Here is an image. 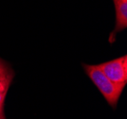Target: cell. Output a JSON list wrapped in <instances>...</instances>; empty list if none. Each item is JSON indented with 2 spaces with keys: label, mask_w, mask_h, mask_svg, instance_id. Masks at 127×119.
Instances as JSON below:
<instances>
[{
  "label": "cell",
  "mask_w": 127,
  "mask_h": 119,
  "mask_svg": "<svg viewBox=\"0 0 127 119\" xmlns=\"http://www.w3.org/2000/svg\"><path fill=\"white\" fill-rule=\"evenodd\" d=\"M101 72L116 84L126 85L127 82V56L103 62L98 65Z\"/></svg>",
  "instance_id": "obj_2"
},
{
  "label": "cell",
  "mask_w": 127,
  "mask_h": 119,
  "mask_svg": "<svg viewBox=\"0 0 127 119\" xmlns=\"http://www.w3.org/2000/svg\"><path fill=\"white\" fill-rule=\"evenodd\" d=\"M84 68L87 76L94 82L96 87L100 90V92L103 95V97L106 99V101L113 108H115L125 85L116 84L111 81L101 72V70L98 67V65L84 64Z\"/></svg>",
  "instance_id": "obj_1"
},
{
  "label": "cell",
  "mask_w": 127,
  "mask_h": 119,
  "mask_svg": "<svg viewBox=\"0 0 127 119\" xmlns=\"http://www.w3.org/2000/svg\"><path fill=\"white\" fill-rule=\"evenodd\" d=\"M12 78H13V73L11 72L10 69H7L5 72L0 76V112H3L6 95L10 88Z\"/></svg>",
  "instance_id": "obj_4"
},
{
  "label": "cell",
  "mask_w": 127,
  "mask_h": 119,
  "mask_svg": "<svg viewBox=\"0 0 127 119\" xmlns=\"http://www.w3.org/2000/svg\"><path fill=\"white\" fill-rule=\"evenodd\" d=\"M114 4L116 9V26L112 36L127 26V1H114Z\"/></svg>",
  "instance_id": "obj_3"
},
{
  "label": "cell",
  "mask_w": 127,
  "mask_h": 119,
  "mask_svg": "<svg viewBox=\"0 0 127 119\" xmlns=\"http://www.w3.org/2000/svg\"><path fill=\"white\" fill-rule=\"evenodd\" d=\"M0 119H5V117H4V114H3V112H0Z\"/></svg>",
  "instance_id": "obj_6"
},
{
  "label": "cell",
  "mask_w": 127,
  "mask_h": 119,
  "mask_svg": "<svg viewBox=\"0 0 127 119\" xmlns=\"http://www.w3.org/2000/svg\"><path fill=\"white\" fill-rule=\"evenodd\" d=\"M7 69H8V67L5 65V63H4V62L0 60V76H1L3 73L5 72Z\"/></svg>",
  "instance_id": "obj_5"
},
{
  "label": "cell",
  "mask_w": 127,
  "mask_h": 119,
  "mask_svg": "<svg viewBox=\"0 0 127 119\" xmlns=\"http://www.w3.org/2000/svg\"><path fill=\"white\" fill-rule=\"evenodd\" d=\"M113 1H127V0H113Z\"/></svg>",
  "instance_id": "obj_7"
}]
</instances>
